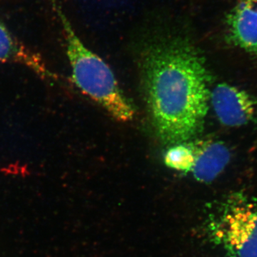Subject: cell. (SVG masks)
<instances>
[{"label": "cell", "instance_id": "6da1fadb", "mask_svg": "<svg viewBox=\"0 0 257 257\" xmlns=\"http://www.w3.org/2000/svg\"><path fill=\"white\" fill-rule=\"evenodd\" d=\"M144 99L157 136L166 145L193 141L209 110L210 75L205 58L188 37L158 32L140 55Z\"/></svg>", "mask_w": 257, "mask_h": 257}, {"label": "cell", "instance_id": "7a4b0ae2", "mask_svg": "<svg viewBox=\"0 0 257 257\" xmlns=\"http://www.w3.org/2000/svg\"><path fill=\"white\" fill-rule=\"evenodd\" d=\"M53 8L63 28L74 84L114 119L120 122L132 121L135 109L120 89L109 66L84 45L63 10L54 1Z\"/></svg>", "mask_w": 257, "mask_h": 257}, {"label": "cell", "instance_id": "3957f363", "mask_svg": "<svg viewBox=\"0 0 257 257\" xmlns=\"http://www.w3.org/2000/svg\"><path fill=\"white\" fill-rule=\"evenodd\" d=\"M210 239L229 257H257V202L234 193L213 211L207 225Z\"/></svg>", "mask_w": 257, "mask_h": 257}, {"label": "cell", "instance_id": "277c9868", "mask_svg": "<svg viewBox=\"0 0 257 257\" xmlns=\"http://www.w3.org/2000/svg\"><path fill=\"white\" fill-rule=\"evenodd\" d=\"M210 101L217 119L224 126L236 127L248 124L256 111V102L248 93L221 83L210 93Z\"/></svg>", "mask_w": 257, "mask_h": 257}, {"label": "cell", "instance_id": "5b68a950", "mask_svg": "<svg viewBox=\"0 0 257 257\" xmlns=\"http://www.w3.org/2000/svg\"><path fill=\"white\" fill-rule=\"evenodd\" d=\"M226 25L229 43L257 59V0H238Z\"/></svg>", "mask_w": 257, "mask_h": 257}, {"label": "cell", "instance_id": "8992f818", "mask_svg": "<svg viewBox=\"0 0 257 257\" xmlns=\"http://www.w3.org/2000/svg\"><path fill=\"white\" fill-rule=\"evenodd\" d=\"M194 162L191 173L202 183L213 182L222 173L231 160V152L224 143L217 140L191 141Z\"/></svg>", "mask_w": 257, "mask_h": 257}, {"label": "cell", "instance_id": "52a82bcc", "mask_svg": "<svg viewBox=\"0 0 257 257\" xmlns=\"http://www.w3.org/2000/svg\"><path fill=\"white\" fill-rule=\"evenodd\" d=\"M0 62H16L26 66L45 79L56 80L40 55L26 48L17 40L0 19Z\"/></svg>", "mask_w": 257, "mask_h": 257}, {"label": "cell", "instance_id": "ba28073f", "mask_svg": "<svg viewBox=\"0 0 257 257\" xmlns=\"http://www.w3.org/2000/svg\"><path fill=\"white\" fill-rule=\"evenodd\" d=\"M165 164L169 168L182 172H190L194 162L192 144L189 143L172 145L166 152Z\"/></svg>", "mask_w": 257, "mask_h": 257}]
</instances>
